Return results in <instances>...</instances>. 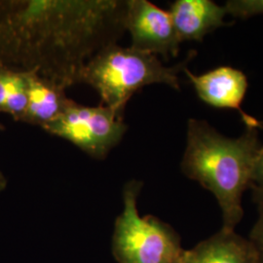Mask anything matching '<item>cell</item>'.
<instances>
[{"instance_id": "obj_1", "label": "cell", "mask_w": 263, "mask_h": 263, "mask_svg": "<svg viewBox=\"0 0 263 263\" xmlns=\"http://www.w3.org/2000/svg\"><path fill=\"white\" fill-rule=\"evenodd\" d=\"M126 0H0V66L77 84L85 64L118 43Z\"/></svg>"}, {"instance_id": "obj_2", "label": "cell", "mask_w": 263, "mask_h": 263, "mask_svg": "<svg viewBox=\"0 0 263 263\" xmlns=\"http://www.w3.org/2000/svg\"><path fill=\"white\" fill-rule=\"evenodd\" d=\"M263 151L257 129L246 128L239 138L221 135L207 121L187 122L186 145L180 163L183 175L210 191L221 210V230L235 231L243 216L245 191L253 185Z\"/></svg>"}, {"instance_id": "obj_3", "label": "cell", "mask_w": 263, "mask_h": 263, "mask_svg": "<svg viewBox=\"0 0 263 263\" xmlns=\"http://www.w3.org/2000/svg\"><path fill=\"white\" fill-rule=\"evenodd\" d=\"M195 56L196 51L191 50L184 61L167 66L159 57L114 43L100 50L85 64L77 83L91 86L103 105L124 114L132 97L145 86L164 84L179 91V73Z\"/></svg>"}, {"instance_id": "obj_4", "label": "cell", "mask_w": 263, "mask_h": 263, "mask_svg": "<svg viewBox=\"0 0 263 263\" xmlns=\"http://www.w3.org/2000/svg\"><path fill=\"white\" fill-rule=\"evenodd\" d=\"M142 182L123 189V211L116 218L112 253L118 263H181L184 251L179 234L156 216H141L138 198Z\"/></svg>"}, {"instance_id": "obj_5", "label": "cell", "mask_w": 263, "mask_h": 263, "mask_svg": "<svg viewBox=\"0 0 263 263\" xmlns=\"http://www.w3.org/2000/svg\"><path fill=\"white\" fill-rule=\"evenodd\" d=\"M48 134L71 142L95 159L103 160L128 130L124 114L105 105L88 106L74 101L43 128Z\"/></svg>"}, {"instance_id": "obj_6", "label": "cell", "mask_w": 263, "mask_h": 263, "mask_svg": "<svg viewBox=\"0 0 263 263\" xmlns=\"http://www.w3.org/2000/svg\"><path fill=\"white\" fill-rule=\"evenodd\" d=\"M124 24L131 35L133 49L161 56L165 61L179 56L181 41L168 11L147 0H126Z\"/></svg>"}, {"instance_id": "obj_7", "label": "cell", "mask_w": 263, "mask_h": 263, "mask_svg": "<svg viewBox=\"0 0 263 263\" xmlns=\"http://www.w3.org/2000/svg\"><path fill=\"white\" fill-rule=\"evenodd\" d=\"M183 72L203 103L216 108L234 109L240 114L246 128L262 129V123L242 108L249 88L248 78L243 71L232 66H222L202 74H194L187 67Z\"/></svg>"}, {"instance_id": "obj_8", "label": "cell", "mask_w": 263, "mask_h": 263, "mask_svg": "<svg viewBox=\"0 0 263 263\" xmlns=\"http://www.w3.org/2000/svg\"><path fill=\"white\" fill-rule=\"evenodd\" d=\"M168 12L181 42H202L208 33L233 25L224 21L227 15L224 6L212 0H176Z\"/></svg>"}, {"instance_id": "obj_9", "label": "cell", "mask_w": 263, "mask_h": 263, "mask_svg": "<svg viewBox=\"0 0 263 263\" xmlns=\"http://www.w3.org/2000/svg\"><path fill=\"white\" fill-rule=\"evenodd\" d=\"M181 263H259V258L249 238L220 229L184 251Z\"/></svg>"}, {"instance_id": "obj_10", "label": "cell", "mask_w": 263, "mask_h": 263, "mask_svg": "<svg viewBox=\"0 0 263 263\" xmlns=\"http://www.w3.org/2000/svg\"><path fill=\"white\" fill-rule=\"evenodd\" d=\"M28 106L24 123L44 128L63 113L70 102L66 88L36 73H27Z\"/></svg>"}, {"instance_id": "obj_11", "label": "cell", "mask_w": 263, "mask_h": 263, "mask_svg": "<svg viewBox=\"0 0 263 263\" xmlns=\"http://www.w3.org/2000/svg\"><path fill=\"white\" fill-rule=\"evenodd\" d=\"M27 106V73L0 66V113L9 114L16 122H23Z\"/></svg>"}, {"instance_id": "obj_12", "label": "cell", "mask_w": 263, "mask_h": 263, "mask_svg": "<svg viewBox=\"0 0 263 263\" xmlns=\"http://www.w3.org/2000/svg\"><path fill=\"white\" fill-rule=\"evenodd\" d=\"M223 6L227 15L234 18L246 20L263 15V0H229Z\"/></svg>"}, {"instance_id": "obj_13", "label": "cell", "mask_w": 263, "mask_h": 263, "mask_svg": "<svg viewBox=\"0 0 263 263\" xmlns=\"http://www.w3.org/2000/svg\"><path fill=\"white\" fill-rule=\"evenodd\" d=\"M258 216L250 233V241L257 252L259 263H263V205H257Z\"/></svg>"}, {"instance_id": "obj_14", "label": "cell", "mask_w": 263, "mask_h": 263, "mask_svg": "<svg viewBox=\"0 0 263 263\" xmlns=\"http://www.w3.org/2000/svg\"><path fill=\"white\" fill-rule=\"evenodd\" d=\"M252 186H263V151L254 169Z\"/></svg>"}, {"instance_id": "obj_15", "label": "cell", "mask_w": 263, "mask_h": 263, "mask_svg": "<svg viewBox=\"0 0 263 263\" xmlns=\"http://www.w3.org/2000/svg\"><path fill=\"white\" fill-rule=\"evenodd\" d=\"M253 199L257 205H263V186H252Z\"/></svg>"}, {"instance_id": "obj_16", "label": "cell", "mask_w": 263, "mask_h": 263, "mask_svg": "<svg viewBox=\"0 0 263 263\" xmlns=\"http://www.w3.org/2000/svg\"><path fill=\"white\" fill-rule=\"evenodd\" d=\"M6 186H7V179L3 175V173L0 171V193L5 190Z\"/></svg>"}, {"instance_id": "obj_17", "label": "cell", "mask_w": 263, "mask_h": 263, "mask_svg": "<svg viewBox=\"0 0 263 263\" xmlns=\"http://www.w3.org/2000/svg\"><path fill=\"white\" fill-rule=\"evenodd\" d=\"M3 130H5V126L0 123V131H3Z\"/></svg>"}]
</instances>
